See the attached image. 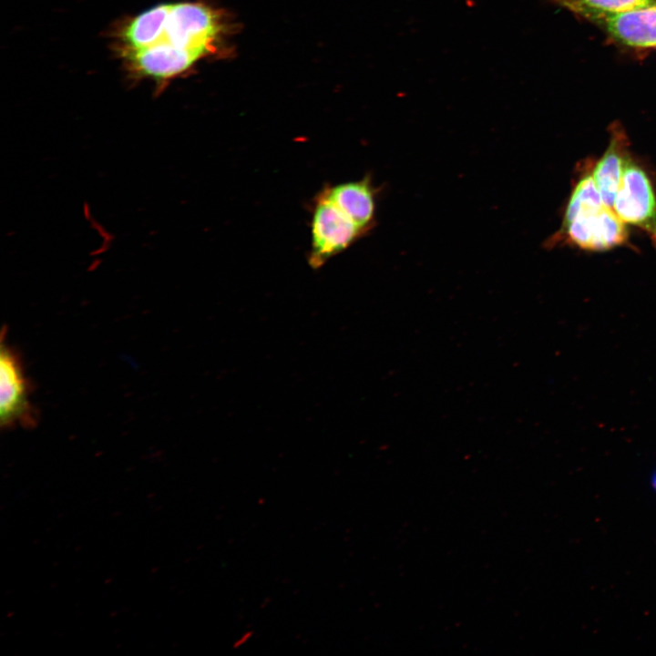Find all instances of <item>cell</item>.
<instances>
[{
    "label": "cell",
    "mask_w": 656,
    "mask_h": 656,
    "mask_svg": "<svg viewBox=\"0 0 656 656\" xmlns=\"http://www.w3.org/2000/svg\"><path fill=\"white\" fill-rule=\"evenodd\" d=\"M222 31L221 16L213 8L200 3L170 4L159 42H166L202 58L216 49Z\"/></svg>",
    "instance_id": "1"
},
{
    "label": "cell",
    "mask_w": 656,
    "mask_h": 656,
    "mask_svg": "<svg viewBox=\"0 0 656 656\" xmlns=\"http://www.w3.org/2000/svg\"><path fill=\"white\" fill-rule=\"evenodd\" d=\"M627 239L625 222L612 208L604 205L579 213L561 223L560 229L548 241V245L566 242L582 250L597 251L622 245Z\"/></svg>",
    "instance_id": "2"
},
{
    "label": "cell",
    "mask_w": 656,
    "mask_h": 656,
    "mask_svg": "<svg viewBox=\"0 0 656 656\" xmlns=\"http://www.w3.org/2000/svg\"><path fill=\"white\" fill-rule=\"evenodd\" d=\"M309 262L319 268L366 233L342 212L322 190L314 200Z\"/></svg>",
    "instance_id": "3"
},
{
    "label": "cell",
    "mask_w": 656,
    "mask_h": 656,
    "mask_svg": "<svg viewBox=\"0 0 656 656\" xmlns=\"http://www.w3.org/2000/svg\"><path fill=\"white\" fill-rule=\"evenodd\" d=\"M0 424L2 428L34 427L36 411L31 402V386L17 352L2 333L0 351Z\"/></svg>",
    "instance_id": "4"
},
{
    "label": "cell",
    "mask_w": 656,
    "mask_h": 656,
    "mask_svg": "<svg viewBox=\"0 0 656 656\" xmlns=\"http://www.w3.org/2000/svg\"><path fill=\"white\" fill-rule=\"evenodd\" d=\"M612 209L625 223L643 230L656 249V197L647 173L631 159L625 167Z\"/></svg>",
    "instance_id": "5"
},
{
    "label": "cell",
    "mask_w": 656,
    "mask_h": 656,
    "mask_svg": "<svg viewBox=\"0 0 656 656\" xmlns=\"http://www.w3.org/2000/svg\"><path fill=\"white\" fill-rule=\"evenodd\" d=\"M134 73L156 80H165L186 72L200 57L166 42L148 48L122 54Z\"/></svg>",
    "instance_id": "6"
},
{
    "label": "cell",
    "mask_w": 656,
    "mask_h": 656,
    "mask_svg": "<svg viewBox=\"0 0 656 656\" xmlns=\"http://www.w3.org/2000/svg\"><path fill=\"white\" fill-rule=\"evenodd\" d=\"M600 23L613 38L626 46L656 48V2L609 15Z\"/></svg>",
    "instance_id": "7"
},
{
    "label": "cell",
    "mask_w": 656,
    "mask_h": 656,
    "mask_svg": "<svg viewBox=\"0 0 656 656\" xmlns=\"http://www.w3.org/2000/svg\"><path fill=\"white\" fill-rule=\"evenodd\" d=\"M326 197L359 228L367 232L375 214L376 190L370 176L323 190Z\"/></svg>",
    "instance_id": "8"
},
{
    "label": "cell",
    "mask_w": 656,
    "mask_h": 656,
    "mask_svg": "<svg viewBox=\"0 0 656 656\" xmlns=\"http://www.w3.org/2000/svg\"><path fill=\"white\" fill-rule=\"evenodd\" d=\"M629 142L620 127H613L609 145L592 169V175L605 205L612 208L629 160Z\"/></svg>",
    "instance_id": "9"
},
{
    "label": "cell",
    "mask_w": 656,
    "mask_h": 656,
    "mask_svg": "<svg viewBox=\"0 0 656 656\" xmlns=\"http://www.w3.org/2000/svg\"><path fill=\"white\" fill-rule=\"evenodd\" d=\"M170 4L153 6L136 15L120 29L119 41L122 54L148 48L162 37Z\"/></svg>",
    "instance_id": "10"
},
{
    "label": "cell",
    "mask_w": 656,
    "mask_h": 656,
    "mask_svg": "<svg viewBox=\"0 0 656 656\" xmlns=\"http://www.w3.org/2000/svg\"><path fill=\"white\" fill-rule=\"evenodd\" d=\"M559 5L591 21L629 11L656 0H553Z\"/></svg>",
    "instance_id": "11"
},
{
    "label": "cell",
    "mask_w": 656,
    "mask_h": 656,
    "mask_svg": "<svg viewBox=\"0 0 656 656\" xmlns=\"http://www.w3.org/2000/svg\"><path fill=\"white\" fill-rule=\"evenodd\" d=\"M601 195L595 183L592 169L585 170L578 179L565 209L562 223L570 220L577 214L600 209L604 206Z\"/></svg>",
    "instance_id": "12"
},
{
    "label": "cell",
    "mask_w": 656,
    "mask_h": 656,
    "mask_svg": "<svg viewBox=\"0 0 656 656\" xmlns=\"http://www.w3.org/2000/svg\"><path fill=\"white\" fill-rule=\"evenodd\" d=\"M652 484H653L654 488L656 489V472H655V474L653 475V477H652Z\"/></svg>",
    "instance_id": "13"
}]
</instances>
